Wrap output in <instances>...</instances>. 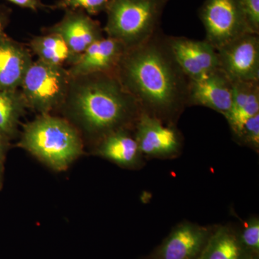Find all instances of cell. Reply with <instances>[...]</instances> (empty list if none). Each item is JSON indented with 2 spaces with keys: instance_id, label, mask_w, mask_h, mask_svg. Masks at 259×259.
Returning a JSON list of instances; mask_svg holds the SVG:
<instances>
[{
  "instance_id": "4316f807",
  "label": "cell",
  "mask_w": 259,
  "mask_h": 259,
  "mask_svg": "<svg viewBox=\"0 0 259 259\" xmlns=\"http://www.w3.org/2000/svg\"><path fill=\"white\" fill-rule=\"evenodd\" d=\"M248 259H258V257H256V255H252V256H250L249 258Z\"/></svg>"
},
{
  "instance_id": "4fadbf2b",
  "label": "cell",
  "mask_w": 259,
  "mask_h": 259,
  "mask_svg": "<svg viewBox=\"0 0 259 259\" xmlns=\"http://www.w3.org/2000/svg\"><path fill=\"white\" fill-rule=\"evenodd\" d=\"M127 50L122 42L110 37L93 42L68 69L71 78L97 73H114Z\"/></svg>"
},
{
  "instance_id": "7a4b0ae2",
  "label": "cell",
  "mask_w": 259,
  "mask_h": 259,
  "mask_svg": "<svg viewBox=\"0 0 259 259\" xmlns=\"http://www.w3.org/2000/svg\"><path fill=\"white\" fill-rule=\"evenodd\" d=\"M65 102L85 128L102 139L137 120L142 112L115 72L71 78Z\"/></svg>"
},
{
  "instance_id": "7c38bea8",
  "label": "cell",
  "mask_w": 259,
  "mask_h": 259,
  "mask_svg": "<svg viewBox=\"0 0 259 259\" xmlns=\"http://www.w3.org/2000/svg\"><path fill=\"white\" fill-rule=\"evenodd\" d=\"M212 232L207 227L181 223L156 250L152 259H198Z\"/></svg>"
},
{
  "instance_id": "277c9868",
  "label": "cell",
  "mask_w": 259,
  "mask_h": 259,
  "mask_svg": "<svg viewBox=\"0 0 259 259\" xmlns=\"http://www.w3.org/2000/svg\"><path fill=\"white\" fill-rule=\"evenodd\" d=\"M168 0H110L107 37L122 42L126 49L147 41L158 32L162 13Z\"/></svg>"
},
{
  "instance_id": "30bf717a",
  "label": "cell",
  "mask_w": 259,
  "mask_h": 259,
  "mask_svg": "<svg viewBox=\"0 0 259 259\" xmlns=\"http://www.w3.org/2000/svg\"><path fill=\"white\" fill-rule=\"evenodd\" d=\"M135 139L142 154L166 158L180 151V135L171 126H166L157 117L141 112L136 122Z\"/></svg>"
},
{
  "instance_id": "cb8c5ba5",
  "label": "cell",
  "mask_w": 259,
  "mask_h": 259,
  "mask_svg": "<svg viewBox=\"0 0 259 259\" xmlns=\"http://www.w3.org/2000/svg\"><path fill=\"white\" fill-rule=\"evenodd\" d=\"M20 8H25L37 12L38 10H52L51 5H47L42 3L40 0H7Z\"/></svg>"
},
{
  "instance_id": "44dd1931",
  "label": "cell",
  "mask_w": 259,
  "mask_h": 259,
  "mask_svg": "<svg viewBox=\"0 0 259 259\" xmlns=\"http://www.w3.org/2000/svg\"><path fill=\"white\" fill-rule=\"evenodd\" d=\"M239 238L245 249L251 254L256 255L259 250V221L258 218H252L243 225Z\"/></svg>"
},
{
  "instance_id": "d4e9b609",
  "label": "cell",
  "mask_w": 259,
  "mask_h": 259,
  "mask_svg": "<svg viewBox=\"0 0 259 259\" xmlns=\"http://www.w3.org/2000/svg\"><path fill=\"white\" fill-rule=\"evenodd\" d=\"M11 9L5 5H0V37L5 34V29L10 23Z\"/></svg>"
},
{
  "instance_id": "484cf974",
  "label": "cell",
  "mask_w": 259,
  "mask_h": 259,
  "mask_svg": "<svg viewBox=\"0 0 259 259\" xmlns=\"http://www.w3.org/2000/svg\"><path fill=\"white\" fill-rule=\"evenodd\" d=\"M8 140L3 135L0 134V162L3 161L8 146Z\"/></svg>"
},
{
  "instance_id": "5b68a950",
  "label": "cell",
  "mask_w": 259,
  "mask_h": 259,
  "mask_svg": "<svg viewBox=\"0 0 259 259\" xmlns=\"http://www.w3.org/2000/svg\"><path fill=\"white\" fill-rule=\"evenodd\" d=\"M71 77L63 66L40 60L32 62L22 81V93L28 107L47 115L64 103Z\"/></svg>"
},
{
  "instance_id": "83f0119b",
  "label": "cell",
  "mask_w": 259,
  "mask_h": 259,
  "mask_svg": "<svg viewBox=\"0 0 259 259\" xmlns=\"http://www.w3.org/2000/svg\"><path fill=\"white\" fill-rule=\"evenodd\" d=\"M2 175V162H0V180H1Z\"/></svg>"
},
{
  "instance_id": "ba28073f",
  "label": "cell",
  "mask_w": 259,
  "mask_h": 259,
  "mask_svg": "<svg viewBox=\"0 0 259 259\" xmlns=\"http://www.w3.org/2000/svg\"><path fill=\"white\" fill-rule=\"evenodd\" d=\"M167 47L180 69L189 79L219 68L217 51L207 40L165 36Z\"/></svg>"
},
{
  "instance_id": "3957f363",
  "label": "cell",
  "mask_w": 259,
  "mask_h": 259,
  "mask_svg": "<svg viewBox=\"0 0 259 259\" xmlns=\"http://www.w3.org/2000/svg\"><path fill=\"white\" fill-rule=\"evenodd\" d=\"M20 146L58 171L67 168L82 151L76 129L67 121L47 115L25 125Z\"/></svg>"
},
{
  "instance_id": "8fae6325",
  "label": "cell",
  "mask_w": 259,
  "mask_h": 259,
  "mask_svg": "<svg viewBox=\"0 0 259 259\" xmlns=\"http://www.w3.org/2000/svg\"><path fill=\"white\" fill-rule=\"evenodd\" d=\"M47 32L64 39L74 58L73 63L93 42L104 37L100 23L81 10H66L64 18L47 29Z\"/></svg>"
},
{
  "instance_id": "6da1fadb",
  "label": "cell",
  "mask_w": 259,
  "mask_h": 259,
  "mask_svg": "<svg viewBox=\"0 0 259 259\" xmlns=\"http://www.w3.org/2000/svg\"><path fill=\"white\" fill-rule=\"evenodd\" d=\"M141 111L162 122L187 105L189 79L157 32L147 41L126 50L115 71Z\"/></svg>"
},
{
  "instance_id": "9a60e30c",
  "label": "cell",
  "mask_w": 259,
  "mask_h": 259,
  "mask_svg": "<svg viewBox=\"0 0 259 259\" xmlns=\"http://www.w3.org/2000/svg\"><path fill=\"white\" fill-rule=\"evenodd\" d=\"M233 102L226 118L236 136L245 122L259 114V81H232Z\"/></svg>"
},
{
  "instance_id": "603a6c76",
  "label": "cell",
  "mask_w": 259,
  "mask_h": 259,
  "mask_svg": "<svg viewBox=\"0 0 259 259\" xmlns=\"http://www.w3.org/2000/svg\"><path fill=\"white\" fill-rule=\"evenodd\" d=\"M250 31L259 33V0H239Z\"/></svg>"
},
{
  "instance_id": "e0dca14e",
  "label": "cell",
  "mask_w": 259,
  "mask_h": 259,
  "mask_svg": "<svg viewBox=\"0 0 259 259\" xmlns=\"http://www.w3.org/2000/svg\"><path fill=\"white\" fill-rule=\"evenodd\" d=\"M103 157L123 166H134L142 155L136 139L125 129L117 130L107 135L98 148Z\"/></svg>"
},
{
  "instance_id": "7402d4cb",
  "label": "cell",
  "mask_w": 259,
  "mask_h": 259,
  "mask_svg": "<svg viewBox=\"0 0 259 259\" xmlns=\"http://www.w3.org/2000/svg\"><path fill=\"white\" fill-rule=\"evenodd\" d=\"M236 137L241 143L258 150L259 148V114L248 119L241 127Z\"/></svg>"
},
{
  "instance_id": "2e32d148",
  "label": "cell",
  "mask_w": 259,
  "mask_h": 259,
  "mask_svg": "<svg viewBox=\"0 0 259 259\" xmlns=\"http://www.w3.org/2000/svg\"><path fill=\"white\" fill-rule=\"evenodd\" d=\"M231 228L221 226L212 231L198 259H248L252 255Z\"/></svg>"
},
{
  "instance_id": "8992f818",
  "label": "cell",
  "mask_w": 259,
  "mask_h": 259,
  "mask_svg": "<svg viewBox=\"0 0 259 259\" xmlns=\"http://www.w3.org/2000/svg\"><path fill=\"white\" fill-rule=\"evenodd\" d=\"M199 17L206 38L216 51L250 31L239 0H204Z\"/></svg>"
},
{
  "instance_id": "d6986e66",
  "label": "cell",
  "mask_w": 259,
  "mask_h": 259,
  "mask_svg": "<svg viewBox=\"0 0 259 259\" xmlns=\"http://www.w3.org/2000/svg\"><path fill=\"white\" fill-rule=\"evenodd\" d=\"M27 107L21 91L0 90V134L7 139L14 136L19 120Z\"/></svg>"
},
{
  "instance_id": "9c48e42d",
  "label": "cell",
  "mask_w": 259,
  "mask_h": 259,
  "mask_svg": "<svg viewBox=\"0 0 259 259\" xmlns=\"http://www.w3.org/2000/svg\"><path fill=\"white\" fill-rule=\"evenodd\" d=\"M233 91L231 80L218 68L189 79L187 105L208 107L226 117L231 109Z\"/></svg>"
},
{
  "instance_id": "ac0fdd59",
  "label": "cell",
  "mask_w": 259,
  "mask_h": 259,
  "mask_svg": "<svg viewBox=\"0 0 259 259\" xmlns=\"http://www.w3.org/2000/svg\"><path fill=\"white\" fill-rule=\"evenodd\" d=\"M30 47L38 60L56 66H63L65 63L72 64V54L64 39L55 33L47 32V35L32 39Z\"/></svg>"
},
{
  "instance_id": "5bb4252c",
  "label": "cell",
  "mask_w": 259,
  "mask_h": 259,
  "mask_svg": "<svg viewBox=\"0 0 259 259\" xmlns=\"http://www.w3.org/2000/svg\"><path fill=\"white\" fill-rule=\"evenodd\" d=\"M33 62L28 49L6 33L0 37V90H16Z\"/></svg>"
},
{
  "instance_id": "ffe728a7",
  "label": "cell",
  "mask_w": 259,
  "mask_h": 259,
  "mask_svg": "<svg viewBox=\"0 0 259 259\" xmlns=\"http://www.w3.org/2000/svg\"><path fill=\"white\" fill-rule=\"evenodd\" d=\"M110 0H59L51 5L52 10H81L89 15L106 11Z\"/></svg>"
},
{
  "instance_id": "52a82bcc",
  "label": "cell",
  "mask_w": 259,
  "mask_h": 259,
  "mask_svg": "<svg viewBox=\"0 0 259 259\" xmlns=\"http://www.w3.org/2000/svg\"><path fill=\"white\" fill-rule=\"evenodd\" d=\"M219 68L232 81H259V37L245 33L217 50Z\"/></svg>"
}]
</instances>
